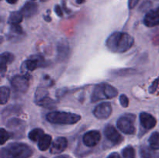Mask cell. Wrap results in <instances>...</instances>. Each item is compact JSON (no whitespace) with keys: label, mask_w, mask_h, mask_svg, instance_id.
<instances>
[{"label":"cell","mask_w":159,"mask_h":158,"mask_svg":"<svg viewBox=\"0 0 159 158\" xmlns=\"http://www.w3.org/2000/svg\"><path fill=\"white\" fill-rule=\"evenodd\" d=\"M47 120L53 124L57 125H73L81 120L80 115L66 112L54 111L49 112L46 116Z\"/></svg>","instance_id":"obj_3"},{"label":"cell","mask_w":159,"mask_h":158,"mask_svg":"<svg viewBox=\"0 0 159 158\" xmlns=\"http://www.w3.org/2000/svg\"><path fill=\"white\" fill-rule=\"evenodd\" d=\"M40 1H41V2H47L48 0H40Z\"/></svg>","instance_id":"obj_35"},{"label":"cell","mask_w":159,"mask_h":158,"mask_svg":"<svg viewBox=\"0 0 159 158\" xmlns=\"http://www.w3.org/2000/svg\"><path fill=\"white\" fill-rule=\"evenodd\" d=\"M43 135H44V132L43 129L40 128H35L30 132L28 137L33 142H38Z\"/></svg>","instance_id":"obj_19"},{"label":"cell","mask_w":159,"mask_h":158,"mask_svg":"<svg viewBox=\"0 0 159 158\" xmlns=\"http://www.w3.org/2000/svg\"><path fill=\"white\" fill-rule=\"evenodd\" d=\"M107 158H121V157H120V156L119 153L114 152V153H110V154L109 155Z\"/></svg>","instance_id":"obj_32"},{"label":"cell","mask_w":159,"mask_h":158,"mask_svg":"<svg viewBox=\"0 0 159 158\" xmlns=\"http://www.w3.org/2000/svg\"><path fill=\"white\" fill-rule=\"evenodd\" d=\"M10 33L11 35H16V37H20V36L23 35L24 32L22 29V27L20 26V24L17 25H11L10 28Z\"/></svg>","instance_id":"obj_26"},{"label":"cell","mask_w":159,"mask_h":158,"mask_svg":"<svg viewBox=\"0 0 159 158\" xmlns=\"http://www.w3.org/2000/svg\"><path fill=\"white\" fill-rule=\"evenodd\" d=\"M34 150L23 143H11L1 150V158H30Z\"/></svg>","instance_id":"obj_2"},{"label":"cell","mask_w":159,"mask_h":158,"mask_svg":"<svg viewBox=\"0 0 159 158\" xmlns=\"http://www.w3.org/2000/svg\"><path fill=\"white\" fill-rule=\"evenodd\" d=\"M140 0H128V6L130 9H134L138 5Z\"/></svg>","instance_id":"obj_31"},{"label":"cell","mask_w":159,"mask_h":158,"mask_svg":"<svg viewBox=\"0 0 159 158\" xmlns=\"http://www.w3.org/2000/svg\"><path fill=\"white\" fill-rule=\"evenodd\" d=\"M112 112L113 108L110 102H102L94 108L93 115L99 119H107L112 114Z\"/></svg>","instance_id":"obj_7"},{"label":"cell","mask_w":159,"mask_h":158,"mask_svg":"<svg viewBox=\"0 0 159 158\" xmlns=\"http://www.w3.org/2000/svg\"><path fill=\"white\" fill-rule=\"evenodd\" d=\"M47 98H48V92L47 91V90L43 89V88L37 89V91L35 93V102L37 105H39Z\"/></svg>","instance_id":"obj_22"},{"label":"cell","mask_w":159,"mask_h":158,"mask_svg":"<svg viewBox=\"0 0 159 158\" xmlns=\"http://www.w3.org/2000/svg\"><path fill=\"white\" fill-rule=\"evenodd\" d=\"M124 158H135V150L132 146H127L122 150Z\"/></svg>","instance_id":"obj_24"},{"label":"cell","mask_w":159,"mask_h":158,"mask_svg":"<svg viewBox=\"0 0 159 158\" xmlns=\"http://www.w3.org/2000/svg\"><path fill=\"white\" fill-rule=\"evenodd\" d=\"M0 138H1V144L3 145L10 138V133L6 131L4 128H1L0 129Z\"/></svg>","instance_id":"obj_27"},{"label":"cell","mask_w":159,"mask_h":158,"mask_svg":"<svg viewBox=\"0 0 159 158\" xmlns=\"http://www.w3.org/2000/svg\"><path fill=\"white\" fill-rule=\"evenodd\" d=\"M39 158H46V157H44V156H40V157H39Z\"/></svg>","instance_id":"obj_37"},{"label":"cell","mask_w":159,"mask_h":158,"mask_svg":"<svg viewBox=\"0 0 159 158\" xmlns=\"http://www.w3.org/2000/svg\"><path fill=\"white\" fill-rule=\"evenodd\" d=\"M15 60V57L10 52H4L0 56V72L4 74L7 70V65L12 63Z\"/></svg>","instance_id":"obj_16"},{"label":"cell","mask_w":159,"mask_h":158,"mask_svg":"<svg viewBox=\"0 0 159 158\" xmlns=\"http://www.w3.org/2000/svg\"><path fill=\"white\" fill-rule=\"evenodd\" d=\"M10 96V90L6 86H2L0 88V102L2 105H5L9 101Z\"/></svg>","instance_id":"obj_23"},{"label":"cell","mask_w":159,"mask_h":158,"mask_svg":"<svg viewBox=\"0 0 159 158\" xmlns=\"http://www.w3.org/2000/svg\"><path fill=\"white\" fill-rule=\"evenodd\" d=\"M101 139L100 133L97 130H90L84 134L82 137L84 144L88 147H94L99 143Z\"/></svg>","instance_id":"obj_10"},{"label":"cell","mask_w":159,"mask_h":158,"mask_svg":"<svg viewBox=\"0 0 159 158\" xmlns=\"http://www.w3.org/2000/svg\"><path fill=\"white\" fill-rule=\"evenodd\" d=\"M84 2H85V0H76V2L79 3V4H82Z\"/></svg>","instance_id":"obj_34"},{"label":"cell","mask_w":159,"mask_h":158,"mask_svg":"<svg viewBox=\"0 0 159 158\" xmlns=\"http://www.w3.org/2000/svg\"><path fill=\"white\" fill-rule=\"evenodd\" d=\"M20 12L23 17L26 18H30V17L34 16V15L37 13L38 12V6L35 2H27L24 4V6L20 9Z\"/></svg>","instance_id":"obj_15"},{"label":"cell","mask_w":159,"mask_h":158,"mask_svg":"<svg viewBox=\"0 0 159 158\" xmlns=\"http://www.w3.org/2000/svg\"><path fill=\"white\" fill-rule=\"evenodd\" d=\"M139 119L141 126L145 129L150 130L156 125V119L149 113L141 112L140 114Z\"/></svg>","instance_id":"obj_14"},{"label":"cell","mask_w":159,"mask_h":158,"mask_svg":"<svg viewBox=\"0 0 159 158\" xmlns=\"http://www.w3.org/2000/svg\"><path fill=\"white\" fill-rule=\"evenodd\" d=\"M149 146L153 150H159V132H155L148 139Z\"/></svg>","instance_id":"obj_21"},{"label":"cell","mask_w":159,"mask_h":158,"mask_svg":"<svg viewBox=\"0 0 159 158\" xmlns=\"http://www.w3.org/2000/svg\"><path fill=\"white\" fill-rule=\"evenodd\" d=\"M70 47L68 42L61 40L57 45V60L58 62L66 61L69 57Z\"/></svg>","instance_id":"obj_9"},{"label":"cell","mask_w":159,"mask_h":158,"mask_svg":"<svg viewBox=\"0 0 159 158\" xmlns=\"http://www.w3.org/2000/svg\"><path fill=\"white\" fill-rule=\"evenodd\" d=\"M54 11H55V13L58 15L59 17L63 16V12H62V9L61 8V6L59 5H56L54 6Z\"/></svg>","instance_id":"obj_30"},{"label":"cell","mask_w":159,"mask_h":158,"mask_svg":"<svg viewBox=\"0 0 159 158\" xmlns=\"http://www.w3.org/2000/svg\"><path fill=\"white\" fill-rule=\"evenodd\" d=\"M134 40L130 34L124 32H114L106 40L107 49L113 53L122 54L127 52L133 46Z\"/></svg>","instance_id":"obj_1"},{"label":"cell","mask_w":159,"mask_h":158,"mask_svg":"<svg viewBox=\"0 0 159 158\" xmlns=\"http://www.w3.org/2000/svg\"><path fill=\"white\" fill-rule=\"evenodd\" d=\"M23 122L20 119H16V118H13V119H11L8 121L7 122V126L9 128L11 129H16V128H21L22 125H23Z\"/></svg>","instance_id":"obj_25"},{"label":"cell","mask_w":159,"mask_h":158,"mask_svg":"<svg viewBox=\"0 0 159 158\" xmlns=\"http://www.w3.org/2000/svg\"><path fill=\"white\" fill-rule=\"evenodd\" d=\"M144 23L148 27H154L159 25V7L147 12L144 18Z\"/></svg>","instance_id":"obj_12"},{"label":"cell","mask_w":159,"mask_h":158,"mask_svg":"<svg viewBox=\"0 0 159 158\" xmlns=\"http://www.w3.org/2000/svg\"><path fill=\"white\" fill-rule=\"evenodd\" d=\"M23 18V15L20 12V11H16V12H12L9 15L8 23L10 25H17L20 24L22 22Z\"/></svg>","instance_id":"obj_20"},{"label":"cell","mask_w":159,"mask_h":158,"mask_svg":"<svg viewBox=\"0 0 159 158\" xmlns=\"http://www.w3.org/2000/svg\"><path fill=\"white\" fill-rule=\"evenodd\" d=\"M120 103L124 108H127L129 105V99L126 94H121L119 98Z\"/></svg>","instance_id":"obj_28"},{"label":"cell","mask_w":159,"mask_h":158,"mask_svg":"<svg viewBox=\"0 0 159 158\" xmlns=\"http://www.w3.org/2000/svg\"><path fill=\"white\" fill-rule=\"evenodd\" d=\"M11 85L16 91L26 92L30 85L29 77L25 75H15L11 79Z\"/></svg>","instance_id":"obj_6"},{"label":"cell","mask_w":159,"mask_h":158,"mask_svg":"<svg viewBox=\"0 0 159 158\" xmlns=\"http://www.w3.org/2000/svg\"><path fill=\"white\" fill-rule=\"evenodd\" d=\"M61 158H68V157H67V156H63V157H61Z\"/></svg>","instance_id":"obj_36"},{"label":"cell","mask_w":159,"mask_h":158,"mask_svg":"<svg viewBox=\"0 0 159 158\" xmlns=\"http://www.w3.org/2000/svg\"><path fill=\"white\" fill-rule=\"evenodd\" d=\"M115 77H126L137 74V71L133 68H123V69L113 71L111 73Z\"/></svg>","instance_id":"obj_18"},{"label":"cell","mask_w":159,"mask_h":158,"mask_svg":"<svg viewBox=\"0 0 159 158\" xmlns=\"http://www.w3.org/2000/svg\"><path fill=\"white\" fill-rule=\"evenodd\" d=\"M44 64V58L40 55H34L30 57L28 60L23 63L24 68L26 70L33 71L40 67L43 66Z\"/></svg>","instance_id":"obj_11"},{"label":"cell","mask_w":159,"mask_h":158,"mask_svg":"<svg viewBox=\"0 0 159 158\" xmlns=\"http://www.w3.org/2000/svg\"><path fill=\"white\" fill-rule=\"evenodd\" d=\"M118 95L116 88L107 83H101L96 85L91 95V102H96L102 99H114Z\"/></svg>","instance_id":"obj_4"},{"label":"cell","mask_w":159,"mask_h":158,"mask_svg":"<svg viewBox=\"0 0 159 158\" xmlns=\"http://www.w3.org/2000/svg\"><path fill=\"white\" fill-rule=\"evenodd\" d=\"M104 134H105L106 138L115 145L121 143L122 141L124 140V137L112 125H106L105 129H104Z\"/></svg>","instance_id":"obj_8"},{"label":"cell","mask_w":159,"mask_h":158,"mask_svg":"<svg viewBox=\"0 0 159 158\" xmlns=\"http://www.w3.org/2000/svg\"><path fill=\"white\" fill-rule=\"evenodd\" d=\"M17 1L18 0H6V2L9 3V4H15V3H16Z\"/></svg>","instance_id":"obj_33"},{"label":"cell","mask_w":159,"mask_h":158,"mask_svg":"<svg viewBox=\"0 0 159 158\" xmlns=\"http://www.w3.org/2000/svg\"><path fill=\"white\" fill-rule=\"evenodd\" d=\"M135 116L134 115H124L117 120V127L125 134L133 135L136 132L134 126Z\"/></svg>","instance_id":"obj_5"},{"label":"cell","mask_w":159,"mask_h":158,"mask_svg":"<svg viewBox=\"0 0 159 158\" xmlns=\"http://www.w3.org/2000/svg\"><path fill=\"white\" fill-rule=\"evenodd\" d=\"M51 141H52V137L51 136L48 134H44L41 138H40V140L38 141V146L39 150H41V151H45V150H48L51 145Z\"/></svg>","instance_id":"obj_17"},{"label":"cell","mask_w":159,"mask_h":158,"mask_svg":"<svg viewBox=\"0 0 159 158\" xmlns=\"http://www.w3.org/2000/svg\"><path fill=\"white\" fill-rule=\"evenodd\" d=\"M68 147V139L65 137H57L54 140L50 148L52 154H59L65 151Z\"/></svg>","instance_id":"obj_13"},{"label":"cell","mask_w":159,"mask_h":158,"mask_svg":"<svg viewBox=\"0 0 159 158\" xmlns=\"http://www.w3.org/2000/svg\"><path fill=\"white\" fill-rule=\"evenodd\" d=\"M158 82H159V79L157 78L155 79V81H153V83L152 84V85H151L150 87H149V92L150 93H155V91H156L157 88H158Z\"/></svg>","instance_id":"obj_29"}]
</instances>
